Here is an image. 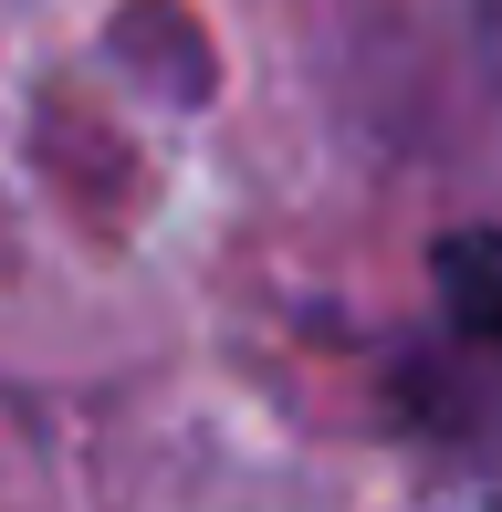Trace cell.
<instances>
[{"mask_svg":"<svg viewBox=\"0 0 502 512\" xmlns=\"http://www.w3.org/2000/svg\"><path fill=\"white\" fill-rule=\"evenodd\" d=\"M440 304H450V345H461V356L482 366V387H492L461 439H492L502 429V241L461 230V241L440 251Z\"/></svg>","mask_w":502,"mask_h":512,"instance_id":"1","label":"cell"},{"mask_svg":"<svg viewBox=\"0 0 502 512\" xmlns=\"http://www.w3.org/2000/svg\"><path fill=\"white\" fill-rule=\"evenodd\" d=\"M419 512H502V429L492 439H461V450L429 471V502Z\"/></svg>","mask_w":502,"mask_h":512,"instance_id":"2","label":"cell"}]
</instances>
